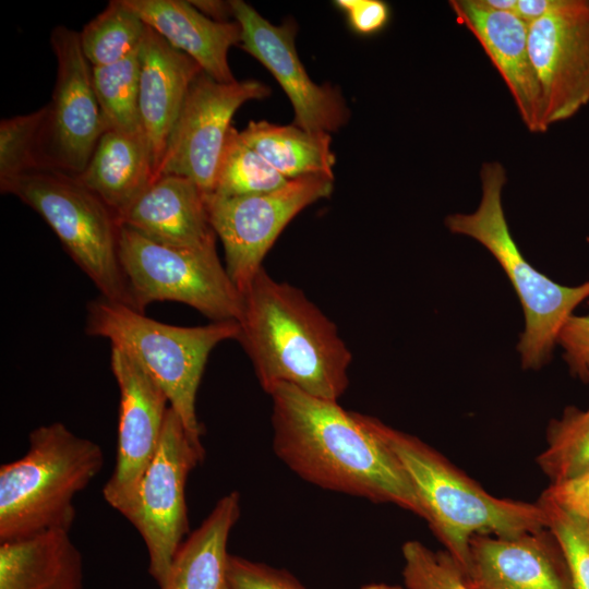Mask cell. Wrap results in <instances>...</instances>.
<instances>
[{
    "label": "cell",
    "mask_w": 589,
    "mask_h": 589,
    "mask_svg": "<svg viewBox=\"0 0 589 589\" xmlns=\"http://www.w3.org/2000/svg\"><path fill=\"white\" fill-rule=\"evenodd\" d=\"M173 48L191 57L203 72L220 83L236 81L228 50L241 43L237 21L219 22L183 0H121Z\"/></svg>",
    "instance_id": "20"
},
{
    "label": "cell",
    "mask_w": 589,
    "mask_h": 589,
    "mask_svg": "<svg viewBox=\"0 0 589 589\" xmlns=\"http://www.w3.org/2000/svg\"><path fill=\"white\" fill-rule=\"evenodd\" d=\"M335 4L347 14L350 27L361 35L380 32L390 15L389 7L381 0H338Z\"/></svg>",
    "instance_id": "34"
},
{
    "label": "cell",
    "mask_w": 589,
    "mask_h": 589,
    "mask_svg": "<svg viewBox=\"0 0 589 589\" xmlns=\"http://www.w3.org/2000/svg\"><path fill=\"white\" fill-rule=\"evenodd\" d=\"M555 3L556 0H517L513 13L529 26L546 15Z\"/></svg>",
    "instance_id": "36"
},
{
    "label": "cell",
    "mask_w": 589,
    "mask_h": 589,
    "mask_svg": "<svg viewBox=\"0 0 589 589\" xmlns=\"http://www.w3.org/2000/svg\"><path fill=\"white\" fill-rule=\"evenodd\" d=\"M269 93L260 81L220 83L202 72L192 83L169 135L157 178L184 177L206 196L212 194L235 112L244 103L263 99Z\"/></svg>",
    "instance_id": "12"
},
{
    "label": "cell",
    "mask_w": 589,
    "mask_h": 589,
    "mask_svg": "<svg viewBox=\"0 0 589 589\" xmlns=\"http://www.w3.org/2000/svg\"><path fill=\"white\" fill-rule=\"evenodd\" d=\"M139 51L110 65L92 67L95 94L108 128L143 131L139 109Z\"/></svg>",
    "instance_id": "28"
},
{
    "label": "cell",
    "mask_w": 589,
    "mask_h": 589,
    "mask_svg": "<svg viewBox=\"0 0 589 589\" xmlns=\"http://www.w3.org/2000/svg\"><path fill=\"white\" fill-rule=\"evenodd\" d=\"M482 1L486 7L495 11L513 13L517 0H482Z\"/></svg>",
    "instance_id": "38"
},
{
    "label": "cell",
    "mask_w": 589,
    "mask_h": 589,
    "mask_svg": "<svg viewBox=\"0 0 589 589\" xmlns=\"http://www.w3.org/2000/svg\"><path fill=\"white\" fill-rule=\"evenodd\" d=\"M118 257L132 308L157 301L192 306L212 322L238 321L242 298L217 250L176 247L119 225Z\"/></svg>",
    "instance_id": "8"
},
{
    "label": "cell",
    "mask_w": 589,
    "mask_h": 589,
    "mask_svg": "<svg viewBox=\"0 0 589 589\" xmlns=\"http://www.w3.org/2000/svg\"><path fill=\"white\" fill-rule=\"evenodd\" d=\"M139 57L140 118L152 149L157 178L169 135L192 83L203 70L196 61L173 48L149 26Z\"/></svg>",
    "instance_id": "18"
},
{
    "label": "cell",
    "mask_w": 589,
    "mask_h": 589,
    "mask_svg": "<svg viewBox=\"0 0 589 589\" xmlns=\"http://www.w3.org/2000/svg\"><path fill=\"white\" fill-rule=\"evenodd\" d=\"M449 4L503 77L527 129L545 132L541 88L529 52L528 25L514 13L495 11L482 0H452Z\"/></svg>",
    "instance_id": "17"
},
{
    "label": "cell",
    "mask_w": 589,
    "mask_h": 589,
    "mask_svg": "<svg viewBox=\"0 0 589 589\" xmlns=\"http://www.w3.org/2000/svg\"><path fill=\"white\" fill-rule=\"evenodd\" d=\"M57 77L39 136L44 169L79 176L88 164L108 124L95 94L92 67L80 34L57 26L50 35Z\"/></svg>",
    "instance_id": "11"
},
{
    "label": "cell",
    "mask_w": 589,
    "mask_h": 589,
    "mask_svg": "<svg viewBox=\"0 0 589 589\" xmlns=\"http://www.w3.org/2000/svg\"><path fill=\"white\" fill-rule=\"evenodd\" d=\"M360 589H402V588L400 586H397V585H389V584L378 582V584L364 585Z\"/></svg>",
    "instance_id": "39"
},
{
    "label": "cell",
    "mask_w": 589,
    "mask_h": 589,
    "mask_svg": "<svg viewBox=\"0 0 589 589\" xmlns=\"http://www.w3.org/2000/svg\"><path fill=\"white\" fill-rule=\"evenodd\" d=\"M110 368L120 392L117 459L103 489L105 501L123 515L161 438L168 397L127 352L111 347Z\"/></svg>",
    "instance_id": "14"
},
{
    "label": "cell",
    "mask_w": 589,
    "mask_h": 589,
    "mask_svg": "<svg viewBox=\"0 0 589 589\" xmlns=\"http://www.w3.org/2000/svg\"><path fill=\"white\" fill-rule=\"evenodd\" d=\"M118 224L166 244L216 250L217 236L208 218L206 195L184 177H158Z\"/></svg>",
    "instance_id": "19"
},
{
    "label": "cell",
    "mask_w": 589,
    "mask_h": 589,
    "mask_svg": "<svg viewBox=\"0 0 589 589\" xmlns=\"http://www.w3.org/2000/svg\"><path fill=\"white\" fill-rule=\"evenodd\" d=\"M268 395L274 452L296 474L322 489L390 503L424 519L411 480L369 416L287 383Z\"/></svg>",
    "instance_id": "1"
},
{
    "label": "cell",
    "mask_w": 589,
    "mask_h": 589,
    "mask_svg": "<svg viewBox=\"0 0 589 589\" xmlns=\"http://www.w3.org/2000/svg\"><path fill=\"white\" fill-rule=\"evenodd\" d=\"M0 190L45 219L100 296L132 308L118 257V220L76 176L39 169L1 180Z\"/></svg>",
    "instance_id": "7"
},
{
    "label": "cell",
    "mask_w": 589,
    "mask_h": 589,
    "mask_svg": "<svg viewBox=\"0 0 589 589\" xmlns=\"http://www.w3.org/2000/svg\"><path fill=\"white\" fill-rule=\"evenodd\" d=\"M334 179L310 175L261 194L206 196L211 225L225 250L226 271L240 293L289 221L314 202L328 197Z\"/></svg>",
    "instance_id": "10"
},
{
    "label": "cell",
    "mask_w": 589,
    "mask_h": 589,
    "mask_svg": "<svg viewBox=\"0 0 589 589\" xmlns=\"http://www.w3.org/2000/svg\"><path fill=\"white\" fill-rule=\"evenodd\" d=\"M482 196L470 214H450V232L481 243L500 263L522 306L525 330L517 349L525 369H539L557 344L558 334L574 310L589 298V279L564 286L537 271L513 239L502 205L506 170L498 161H485L480 170Z\"/></svg>",
    "instance_id": "6"
},
{
    "label": "cell",
    "mask_w": 589,
    "mask_h": 589,
    "mask_svg": "<svg viewBox=\"0 0 589 589\" xmlns=\"http://www.w3.org/2000/svg\"><path fill=\"white\" fill-rule=\"evenodd\" d=\"M79 180L115 214L117 220L156 180L144 131L108 128Z\"/></svg>",
    "instance_id": "21"
},
{
    "label": "cell",
    "mask_w": 589,
    "mask_h": 589,
    "mask_svg": "<svg viewBox=\"0 0 589 589\" xmlns=\"http://www.w3.org/2000/svg\"><path fill=\"white\" fill-rule=\"evenodd\" d=\"M237 340L262 388L280 383L324 399L346 392L352 354L337 326L299 288L264 267L241 292Z\"/></svg>",
    "instance_id": "2"
},
{
    "label": "cell",
    "mask_w": 589,
    "mask_h": 589,
    "mask_svg": "<svg viewBox=\"0 0 589 589\" xmlns=\"http://www.w3.org/2000/svg\"><path fill=\"white\" fill-rule=\"evenodd\" d=\"M0 589H84L83 557L69 532L0 543Z\"/></svg>",
    "instance_id": "22"
},
{
    "label": "cell",
    "mask_w": 589,
    "mask_h": 589,
    "mask_svg": "<svg viewBox=\"0 0 589 589\" xmlns=\"http://www.w3.org/2000/svg\"><path fill=\"white\" fill-rule=\"evenodd\" d=\"M537 464L550 485L566 484L589 476V408H565L548 426L546 447Z\"/></svg>",
    "instance_id": "25"
},
{
    "label": "cell",
    "mask_w": 589,
    "mask_h": 589,
    "mask_svg": "<svg viewBox=\"0 0 589 589\" xmlns=\"http://www.w3.org/2000/svg\"><path fill=\"white\" fill-rule=\"evenodd\" d=\"M241 27V48L259 60L276 79L293 108V124L309 132L330 133L344 127L349 112L329 85H317L298 56L296 23L274 25L243 0L230 1Z\"/></svg>",
    "instance_id": "15"
},
{
    "label": "cell",
    "mask_w": 589,
    "mask_h": 589,
    "mask_svg": "<svg viewBox=\"0 0 589 589\" xmlns=\"http://www.w3.org/2000/svg\"><path fill=\"white\" fill-rule=\"evenodd\" d=\"M103 466L101 447L63 423L34 429L26 453L0 467V543L69 532L75 496Z\"/></svg>",
    "instance_id": "4"
},
{
    "label": "cell",
    "mask_w": 589,
    "mask_h": 589,
    "mask_svg": "<svg viewBox=\"0 0 589 589\" xmlns=\"http://www.w3.org/2000/svg\"><path fill=\"white\" fill-rule=\"evenodd\" d=\"M240 135L288 180L310 175L334 179L335 155L329 133L260 120L250 121Z\"/></svg>",
    "instance_id": "24"
},
{
    "label": "cell",
    "mask_w": 589,
    "mask_h": 589,
    "mask_svg": "<svg viewBox=\"0 0 589 589\" xmlns=\"http://www.w3.org/2000/svg\"><path fill=\"white\" fill-rule=\"evenodd\" d=\"M240 500L236 491L218 500L180 545L160 589H229L227 544L240 517Z\"/></svg>",
    "instance_id": "23"
},
{
    "label": "cell",
    "mask_w": 589,
    "mask_h": 589,
    "mask_svg": "<svg viewBox=\"0 0 589 589\" xmlns=\"http://www.w3.org/2000/svg\"><path fill=\"white\" fill-rule=\"evenodd\" d=\"M146 28L142 19L121 0H111L79 32L83 53L91 67L117 63L139 51Z\"/></svg>",
    "instance_id": "26"
},
{
    "label": "cell",
    "mask_w": 589,
    "mask_h": 589,
    "mask_svg": "<svg viewBox=\"0 0 589 589\" xmlns=\"http://www.w3.org/2000/svg\"><path fill=\"white\" fill-rule=\"evenodd\" d=\"M587 381H589V365H588V369H587Z\"/></svg>",
    "instance_id": "41"
},
{
    "label": "cell",
    "mask_w": 589,
    "mask_h": 589,
    "mask_svg": "<svg viewBox=\"0 0 589 589\" xmlns=\"http://www.w3.org/2000/svg\"><path fill=\"white\" fill-rule=\"evenodd\" d=\"M190 2L204 15L215 21L225 22L228 21V17L233 16L230 1L196 0Z\"/></svg>",
    "instance_id": "37"
},
{
    "label": "cell",
    "mask_w": 589,
    "mask_h": 589,
    "mask_svg": "<svg viewBox=\"0 0 589 589\" xmlns=\"http://www.w3.org/2000/svg\"><path fill=\"white\" fill-rule=\"evenodd\" d=\"M566 485H570V486L579 488V489H589V476L584 477L579 480L566 483Z\"/></svg>",
    "instance_id": "40"
},
{
    "label": "cell",
    "mask_w": 589,
    "mask_h": 589,
    "mask_svg": "<svg viewBox=\"0 0 589 589\" xmlns=\"http://www.w3.org/2000/svg\"><path fill=\"white\" fill-rule=\"evenodd\" d=\"M47 106L0 122V181L44 169L39 136Z\"/></svg>",
    "instance_id": "29"
},
{
    "label": "cell",
    "mask_w": 589,
    "mask_h": 589,
    "mask_svg": "<svg viewBox=\"0 0 589 589\" xmlns=\"http://www.w3.org/2000/svg\"><path fill=\"white\" fill-rule=\"evenodd\" d=\"M395 453L418 494L429 524L461 572L476 534L516 537L548 529L539 502L501 498L488 493L444 455L420 438L369 417Z\"/></svg>",
    "instance_id": "3"
},
{
    "label": "cell",
    "mask_w": 589,
    "mask_h": 589,
    "mask_svg": "<svg viewBox=\"0 0 589 589\" xmlns=\"http://www.w3.org/2000/svg\"><path fill=\"white\" fill-rule=\"evenodd\" d=\"M229 589H305L284 569L230 555L228 563Z\"/></svg>",
    "instance_id": "32"
},
{
    "label": "cell",
    "mask_w": 589,
    "mask_h": 589,
    "mask_svg": "<svg viewBox=\"0 0 589 589\" xmlns=\"http://www.w3.org/2000/svg\"><path fill=\"white\" fill-rule=\"evenodd\" d=\"M545 492L589 527V489L562 484L550 485Z\"/></svg>",
    "instance_id": "35"
},
{
    "label": "cell",
    "mask_w": 589,
    "mask_h": 589,
    "mask_svg": "<svg viewBox=\"0 0 589 589\" xmlns=\"http://www.w3.org/2000/svg\"><path fill=\"white\" fill-rule=\"evenodd\" d=\"M462 575L469 589H573L564 555L548 529L473 536Z\"/></svg>",
    "instance_id": "16"
},
{
    "label": "cell",
    "mask_w": 589,
    "mask_h": 589,
    "mask_svg": "<svg viewBox=\"0 0 589 589\" xmlns=\"http://www.w3.org/2000/svg\"><path fill=\"white\" fill-rule=\"evenodd\" d=\"M528 45L548 130L589 103V0H556L528 26Z\"/></svg>",
    "instance_id": "13"
},
{
    "label": "cell",
    "mask_w": 589,
    "mask_h": 589,
    "mask_svg": "<svg viewBox=\"0 0 589 589\" xmlns=\"http://www.w3.org/2000/svg\"><path fill=\"white\" fill-rule=\"evenodd\" d=\"M288 181L231 127L212 194L226 197L261 194L277 190Z\"/></svg>",
    "instance_id": "27"
},
{
    "label": "cell",
    "mask_w": 589,
    "mask_h": 589,
    "mask_svg": "<svg viewBox=\"0 0 589 589\" xmlns=\"http://www.w3.org/2000/svg\"><path fill=\"white\" fill-rule=\"evenodd\" d=\"M538 502L544 509L546 528L564 555L573 589H589V527L545 491Z\"/></svg>",
    "instance_id": "30"
},
{
    "label": "cell",
    "mask_w": 589,
    "mask_h": 589,
    "mask_svg": "<svg viewBox=\"0 0 589 589\" xmlns=\"http://www.w3.org/2000/svg\"><path fill=\"white\" fill-rule=\"evenodd\" d=\"M204 455V448L192 442L179 416L169 407L158 449L133 503L122 515L142 537L148 553V573L159 588L189 531L185 484Z\"/></svg>",
    "instance_id": "9"
},
{
    "label": "cell",
    "mask_w": 589,
    "mask_h": 589,
    "mask_svg": "<svg viewBox=\"0 0 589 589\" xmlns=\"http://www.w3.org/2000/svg\"><path fill=\"white\" fill-rule=\"evenodd\" d=\"M85 332L132 357L165 392L192 442L203 448V426L196 414L199 386L212 350L221 341L237 339V321L169 325L99 296L87 304Z\"/></svg>",
    "instance_id": "5"
},
{
    "label": "cell",
    "mask_w": 589,
    "mask_h": 589,
    "mask_svg": "<svg viewBox=\"0 0 589 589\" xmlns=\"http://www.w3.org/2000/svg\"><path fill=\"white\" fill-rule=\"evenodd\" d=\"M557 344L564 350V358L572 372L587 381L589 365V313L573 314L562 327Z\"/></svg>",
    "instance_id": "33"
},
{
    "label": "cell",
    "mask_w": 589,
    "mask_h": 589,
    "mask_svg": "<svg viewBox=\"0 0 589 589\" xmlns=\"http://www.w3.org/2000/svg\"><path fill=\"white\" fill-rule=\"evenodd\" d=\"M401 552L407 589H469L447 552H434L417 540L407 541Z\"/></svg>",
    "instance_id": "31"
}]
</instances>
